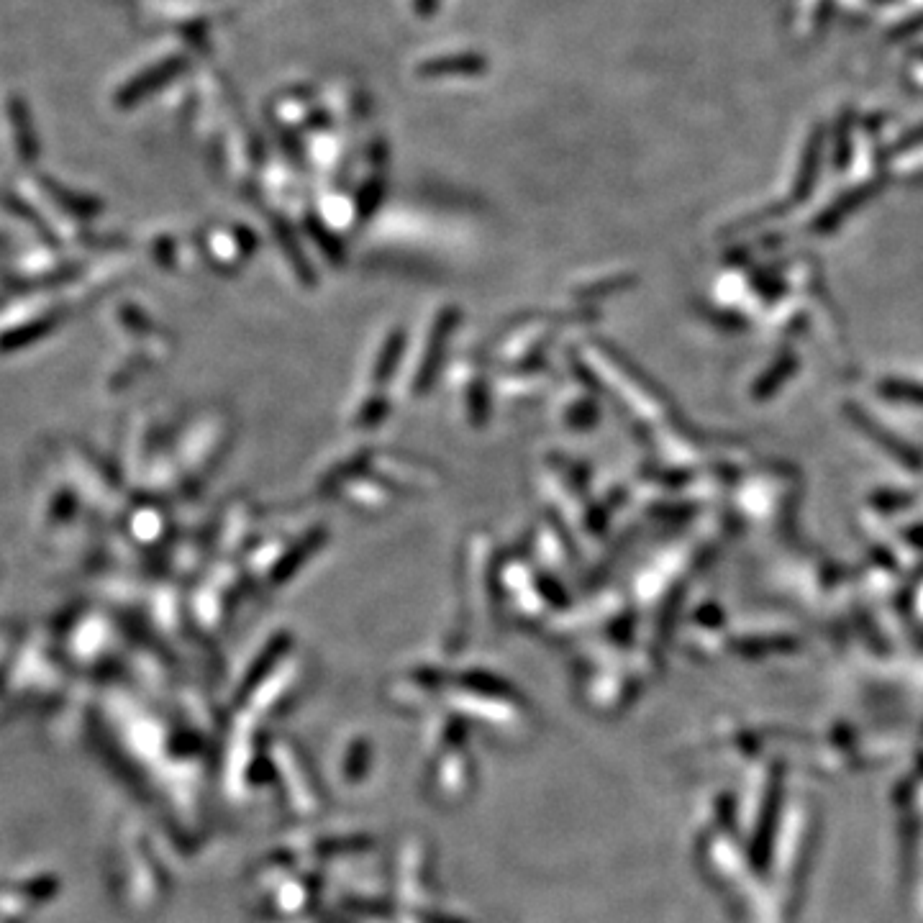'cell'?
<instances>
[{"label":"cell","instance_id":"obj_1","mask_svg":"<svg viewBox=\"0 0 923 923\" xmlns=\"http://www.w3.org/2000/svg\"><path fill=\"white\" fill-rule=\"evenodd\" d=\"M921 142H923V126H918V129L908 131L906 136H900L898 144H895V149H911V147H916V144H921Z\"/></svg>","mask_w":923,"mask_h":923}]
</instances>
